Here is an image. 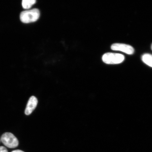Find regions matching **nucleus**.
Returning a JSON list of instances; mask_svg holds the SVG:
<instances>
[{
  "instance_id": "39448f33",
  "label": "nucleus",
  "mask_w": 152,
  "mask_h": 152,
  "mask_svg": "<svg viewBox=\"0 0 152 152\" xmlns=\"http://www.w3.org/2000/svg\"><path fill=\"white\" fill-rule=\"evenodd\" d=\"M38 100L35 96H31L28 100L26 105L25 113L26 115H29L35 109L37 106Z\"/></svg>"
},
{
  "instance_id": "6e6552de",
  "label": "nucleus",
  "mask_w": 152,
  "mask_h": 152,
  "mask_svg": "<svg viewBox=\"0 0 152 152\" xmlns=\"http://www.w3.org/2000/svg\"><path fill=\"white\" fill-rule=\"evenodd\" d=\"M0 152H8L6 148L3 146H0Z\"/></svg>"
},
{
  "instance_id": "423d86ee",
  "label": "nucleus",
  "mask_w": 152,
  "mask_h": 152,
  "mask_svg": "<svg viewBox=\"0 0 152 152\" xmlns=\"http://www.w3.org/2000/svg\"><path fill=\"white\" fill-rule=\"evenodd\" d=\"M142 61L145 64L152 67V55L150 54H144L142 56Z\"/></svg>"
},
{
  "instance_id": "20e7f679",
  "label": "nucleus",
  "mask_w": 152,
  "mask_h": 152,
  "mask_svg": "<svg viewBox=\"0 0 152 152\" xmlns=\"http://www.w3.org/2000/svg\"><path fill=\"white\" fill-rule=\"evenodd\" d=\"M112 50L121 51L129 55L133 54L134 49L130 45L122 43H115L111 45Z\"/></svg>"
},
{
  "instance_id": "f257e3e1",
  "label": "nucleus",
  "mask_w": 152,
  "mask_h": 152,
  "mask_svg": "<svg viewBox=\"0 0 152 152\" xmlns=\"http://www.w3.org/2000/svg\"><path fill=\"white\" fill-rule=\"evenodd\" d=\"M39 10L34 9L23 11L20 13V18L23 23H28L36 21L39 18Z\"/></svg>"
},
{
  "instance_id": "7ed1b4c3",
  "label": "nucleus",
  "mask_w": 152,
  "mask_h": 152,
  "mask_svg": "<svg viewBox=\"0 0 152 152\" xmlns=\"http://www.w3.org/2000/svg\"><path fill=\"white\" fill-rule=\"evenodd\" d=\"M1 140L7 147L14 148L18 145V140L14 134L10 132H5L1 136Z\"/></svg>"
},
{
  "instance_id": "f03ea898",
  "label": "nucleus",
  "mask_w": 152,
  "mask_h": 152,
  "mask_svg": "<svg viewBox=\"0 0 152 152\" xmlns=\"http://www.w3.org/2000/svg\"><path fill=\"white\" fill-rule=\"evenodd\" d=\"M125 59L123 55L118 53H108L102 57V60L106 64H117L122 63Z\"/></svg>"
},
{
  "instance_id": "0eeeda50",
  "label": "nucleus",
  "mask_w": 152,
  "mask_h": 152,
  "mask_svg": "<svg viewBox=\"0 0 152 152\" xmlns=\"http://www.w3.org/2000/svg\"><path fill=\"white\" fill-rule=\"evenodd\" d=\"M36 2L35 0H23L22 1V7L25 9H30Z\"/></svg>"
},
{
  "instance_id": "9d476101",
  "label": "nucleus",
  "mask_w": 152,
  "mask_h": 152,
  "mask_svg": "<svg viewBox=\"0 0 152 152\" xmlns=\"http://www.w3.org/2000/svg\"><path fill=\"white\" fill-rule=\"evenodd\" d=\"M151 48H152V45Z\"/></svg>"
},
{
  "instance_id": "1a4fd4ad",
  "label": "nucleus",
  "mask_w": 152,
  "mask_h": 152,
  "mask_svg": "<svg viewBox=\"0 0 152 152\" xmlns=\"http://www.w3.org/2000/svg\"><path fill=\"white\" fill-rule=\"evenodd\" d=\"M11 152H24L23 151H21V150H15V151H13Z\"/></svg>"
}]
</instances>
